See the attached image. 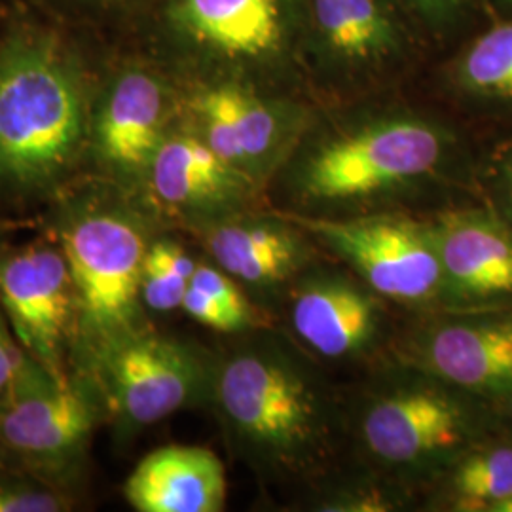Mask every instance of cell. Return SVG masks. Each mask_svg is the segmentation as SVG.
Wrapping results in <instances>:
<instances>
[{
	"label": "cell",
	"mask_w": 512,
	"mask_h": 512,
	"mask_svg": "<svg viewBox=\"0 0 512 512\" xmlns=\"http://www.w3.org/2000/svg\"><path fill=\"white\" fill-rule=\"evenodd\" d=\"M76 495L16 467L0 469V512H69Z\"/></svg>",
	"instance_id": "cb8c5ba5"
},
{
	"label": "cell",
	"mask_w": 512,
	"mask_h": 512,
	"mask_svg": "<svg viewBox=\"0 0 512 512\" xmlns=\"http://www.w3.org/2000/svg\"><path fill=\"white\" fill-rule=\"evenodd\" d=\"M461 162L463 143L448 124L389 107L308 126L283 169L302 207L332 213L412 192Z\"/></svg>",
	"instance_id": "3957f363"
},
{
	"label": "cell",
	"mask_w": 512,
	"mask_h": 512,
	"mask_svg": "<svg viewBox=\"0 0 512 512\" xmlns=\"http://www.w3.org/2000/svg\"><path fill=\"white\" fill-rule=\"evenodd\" d=\"M440 495L448 511L490 512L512 494V439L494 433L463 452L442 475Z\"/></svg>",
	"instance_id": "ffe728a7"
},
{
	"label": "cell",
	"mask_w": 512,
	"mask_h": 512,
	"mask_svg": "<svg viewBox=\"0 0 512 512\" xmlns=\"http://www.w3.org/2000/svg\"><path fill=\"white\" fill-rule=\"evenodd\" d=\"M181 310L203 327L224 332V334H239V332H247V330L255 327L253 321H249L247 317L230 310L217 298L203 293L192 285L188 287V291L184 294Z\"/></svg>",
	"instance_id": "4316f807"
},
{
	"label": "cell",
	"mask_w": 512,
	"mask_h": 512,
	"mask_svg": "<svg viewBox=\"0 0 512 512\" xmlns=\"http://www.w3.org/2000/svg\"><path fill=\"white\" fill-rule=\"evenodd\" d=\"M48 378L55 376L19 346L4 311L0 310V404L12 401L19 393L46 382Z\"/></svg>",
	"instance_id": "d4e9b609"
},
{
	"label": "cell",
	"mask_w": 512,
	"mask_h": 512,
	"mask_svg": "<svg viewBox=\"0 0 512 512\" xmlns=\"http://www.w3.org/2000/svg\"><path fill=\"white\" fill-rule=\"evenodd\" d=\"M179 118L177 78L133 46L109 48L93 97L86 175L137 194Z\"/></svg>",
	"instance_id": "52a82bcc"
},
{
	"label": "cell",
	"mask_w": 512,
	"mask_h": 512,
	"mask_svg": "<svg viewBox=\"0 0 512 512\" xmlns=\"http://www.w3.org/2000/svg\"><path fill=\"white\" fill-rule=\"evenodd\" d=\"M158 0H23L42 16L105 48H122L139 33Z\"/></svg>",
	"instance_id": "7402d4cb"
},
{
	"label": "cell",
	"mask_w": 512,
	"mask_h": 512,
	"mask_svg": "<svg viewBox=\"0 0 512 512\" xmlns=\"http://www.w3.org/2000/svg\"><path fill=\"white\" fill-rule=\"evenodd\" d=\"M444 272L446 308L512 310V228L486 205L452 207L429 220Z\"/></svg>",
	"instance_id": "9a60e30c"
},
{
	"label": "cell",
	"mask_w": 512,
	"mask_h": 512,
	"mask_svg": "<svg viewBox=\"0 0 512 512\" xmlns=\"http://www.w3.org/2000/svg\"><path fill=\"white\" fill-rule=\"evenodd\" d=\"M0 310L25 353L63 380L73 374L78 298L67 258L48 232L0 243Z\"/></svg>",
	"instance_id": "4fadbf2b"
},
{
	"label": "cell",
	"mask_w": 512,
	"mask_h": 512,
	"mask_svg": "<svg viewBox=\"0 0 512 512\" xmlns=\"http://www.w3.org/2000/svg\"><path fill=\"white\" fill-rule=\"evenodd\" d=\"M365 283L338 274L304 275L291 300L294 334L325 359L365 355L380 338L384 313Z\"/></svg>",
	"instance_id": "e0dca14e"
},
{
	"label": "cell",
	"mask_w": 512,
	"mask_h": 512,
	"mask_svg": "<svg viewBox=\"0 0 512 512\" xmlns=\"http://www.w3.org/2000/svg\"><path fill=\"white\" fill-rule=\"evenodd\" d=\"M495 427L499 433L512 439V387L492 403Z\"/></svg>",
	"instance_id": "f546056e"
},
{
	"label": "cell",
	"mask_w": 512,
	"mask_h": 512,
	"mask_svg": "<svg viewBox=\"0 0 512 512\" xmlns=\"http://www.w3.org/2000/svg\"><path fill=\"white\" fill-rule=\"evenodd\" d=\"M380 384L359 404L357 437L366 456L393 476L439 478L497 433L492 404L416 366Z\"/></svg>",
	"instance_id": "8992f818"
},
{
	"label": "cell",
	"mask_w": 512,
	"mask_h": 512,
	"mask_svg": "<svg viewBox=\"0 0 512 512\" xmlns=\"http://www.w3.org/2000/svg\"><path fill=\"white\" fill-rule=\"evenodd\" d=\"M2 467H14V465L10 463V458H8L6 448H4V442H2V437H0V469Z\"/></svg>",
	"instance_id": "d6a6232c"
},
{
	"label": "cell",
	"mask_w": 512,
	"mask_h": 512,
	"mask_svg": "<svg viewBox=\"0 0 512 512\" xmlns=\"http://www.w3.org/2000/svg\"><path fill=\"white\" fill-rule=\"evenodd\" d=\"M179 124L255 183L283 167L308 128V112L272 90L234 78L179 80Z\"/></svg>",
	"instance_id": "8fae6325"
},
{
	"label": "cell",
	"mask_w": 512,
	"mask_h": 512,
	"mask_svg": "<svg viewBox=\"0 0 512 512\" xmlns=\"http://www.w3.org/2000/svg\"><path fill=\"white\" fill-rule=\"evenodd\" d=\"M399 503V497H395L391 490L365 484L342 490L338 495H330L319 509L336 512H385L395 511Z\"/></svg>",
	"instance_id": "f1b7e54d"
},
{
	"label": "cell",
	"mask_w": 512,
	"mask_h": 512,
	"mask_svg": "<svg viewBox=\"0 0 512 512\" xmlns=\"http://www.w3.org/2000/svg\"><path fill=\"white\" fill-rule=\"evenodd\" d=\"M490 512H512V494L505 497L503 501H499Z\"/></svg>",
	"instance_id": "1f68e13d"
},
{
	"label": "cell",
	"mask_w": 512,
	"mask_h": 512,
	"mask_svg": "<svg viewBox=\"0 0 512 512\" xmlns=\"http://www.w3.org/2000/svg\"><path fill=\"white\" fill-rule=\"evenodd\" d=\"M14 4L0 33V194L50 202L86 175L109 48Z\"/></svg>",
	"instance_id": "6da1fadb"
},
{
	"label": "cell",
	"mask_w": 512,
	"mask_h": 512,
	"mask_svg": "<svg viewBox=\"0 0 512 512\" xmlns=\"http://www.w3.org/2000/svg\"><path fill=\"white\" fill-rule=\"evenodd\" d=\"M207 258L241 287L266 291L298 274L310 258L304 232L285 217L243 211L192 230Z\"/></svg>",
	"instance_id": "ac0fdd59"
},
{
	"label": "cell",
	"mask_w": 512,
	"mask_h": 512,
	"mask_svg": "<svg viewBox=\"0 0 512 512\" xmlns=\"http://www.w3.org/2000/svg\"><path fill=\"white\" fill-rule=\"evenodd\" d=\"M281 217L348 262L380 298L404 306L446 308L444 272L429 222L397 213L363 217L283 213Z\"/></svg>",
	"instance_id": "7c38bea8"
},
{
	"label": "cell",
	"mask_w": 512,
	"mask_h": 512,
	"mask_svg": "<svg viewBox=\"0 0 512 512\" xmlns=\"http://www.w3.org/2000/svg\"><path fill=\"white\" fill-rule=\"evenodd\" d=\"M260 184L177 126L158 148L137 198L150 217L196 230L215 220L249 211Z\"/></svg>",
	"instance_id": "5bb4252c"
},
{
	"label": "cell",
	"mask_w": 512,
	"mask_h": 512,
	"mask_svg": "<svg viewBox=\"0 0 512 512\" xmlns=\"http://www.w3.org/2000/svg\"><path fill=\"white\" fill-rule=\"evenodd\" d=\"M50 202L46 232L67 258L78 298L80 372L110 344L147 329L141 275L158 222L133 192L92 175Z\"/></svg>",
	"instance_id": "277c9868"
},
{
	"label": "cell",
	"mask_w": 512,
	"mask_h": 512,
	"mask_svg": "<svg viewBox=\"0 0 512 512\" xmlns=\"http://www.w3.org/2000/svg\"><path fill=\"white\" fill-rule=\"evenodd\" d=\"M450 84L471 103L512 109V18L480 33L454 57Z\"/></svg>",
	"instance_id": "44dd1931"
},
{
	"label": "cell",
	"mask_w": 512,
	"mask_h": 512,
	"mask_svg": "<svg viewBox=\"0 0 512 512\" xmlns=\"http://www.w3.org/2000/svg\"><path fill=\"white\" fill-rule=\"evenodd\" d=\"M101 425H107L105 401L84 372L48 378L0 404V437L10 463L74 495L88 475Z\"/></svg>",
	"instance_id": "30bf717a"
},
{
	"label": "cell",
	"mask_w": 512,
	"mask_h": 512,
	"mask_svg": "<svg viewBox=\"0 0 512 512\" xmlns=\"http://www.w3.org/2000/svg\"><path fill=\"white\" fill-rule=\"evenodd\" d=\"M425 40L397 0H304L306 71L330 88L384 84L412 67Z\"/></svg>",
	"instance_id": "9c48e42d"
},
{
	"label": "cell",
	"mask_w": 512,
	"mask_h": 512,
	"mask_svg": "<svg viewBox=\"0 0 512 512\" xmlns=\"http://www.w3.org/2000/svg\"><path fill=\"white\" fill-rule=\"evenodd\" d=\"M196 266L198 260L188 255L181 243L162 236L152 239L141 275L145 310L154 313L181 310Z\"/></svg>",
	"instance_id": "603a6c76"
},
{
	"label": "cell",
	"mask_w": 512,
	"mask_h": 512,
	"mask_svg": "<svg viewBox=\"0 0 512 512\" xmlns=\"http://www.w3.org/2000/svg\"><path fill=\"white\" fill-rule=\"evenodd\" d=\"M497 10L505 14V18H512V0H492Z\"/></svg>",
	"instance_id": "4dcf8cb0"
},
{
	"label": "cell",
	"mask_w": 512,
	"mask_h": 512,
	"mask_svg": "<svg viewBox=\"0 0 512 512\" xmlns=\"http://www.w3.org/2000/svg\"><path fill=\"white\" fill-rule=\"evenodd\" d=\"M217 355L156 330H139L103 349L86 370L105 401L116 444L188 408L209 404Z\"/></svg>",
	"instance_id": "ba28073f"
},
{
	"label": "cell",
	"mask_w": 512,
	"mask_h": 512,
	"mask_svg": "<svg viewBox=\"0 0 512 512\" xmlns=\"http://www.w3.org/2000/svg\"><path fill=\"white\" fill-rule=\"evenodd\" d=\"M128 46L179 80L234 78L272 90L306 71L304 0H158Z\"/></svg>",
	"instance_id": "5b68a950"
},
{
	"label": "cell",
	"mask_w": 512,
	"mask_h": 512,
	"mask_svg": "<svg viewBox=\"0 0 512 512\" xmlns=\"http://www.w3.org/2000/svg\"><path fill=\"white\" fill-rule=\"evenodd\" d=\"M410 353L416 368L492 404L512 387V310L459 311L418 334Z\"/></svg>",
	"instance_id": "2e32d148"
},
{
	"label": "cell",
	"mask_w": 512,
	"mask_h": 512,
	"mask_svg": "<svg viewBox=\"0 0 512 512\" xmlns=\"http://www.w3.org/2000/svg\"><path fill=\"white\" fill-rule=\"evenodd\" d=\"M234 454L258 475L321 469L336 439V404L291 344L255 334L217 355L209 404Z\"/></svg>",
	"instance_id": "7a4b0ae2"
},
{
	"label": "cell",
	"mask_w": 512,
	"mask_h": 512,
	"mask_svg": "<svg viewBox=\"0 0 512 512\" xmlns=\"http://www.w3.org/2000/svg\"><path fill=\"white\" fill-rule=\"evenodd\" d=\"M486 200L512 228V141L497 148L484 171Z\"/></svg>",
	"instance_id": "83f0119b"
},
{
	"label": "cell",
	"mask_w": 512,
	"mask_h": 512,
	"mask_svg": "<svg viewBox=\"0 0 512 512\" xmlns=\"http://www.w3.org/2000/svg\"><path fill=\"white\" fill-rule=\"evenodd\" d=\"M425 38L452 37L467 21L473 0H397Z\"/></svg>",
	"instance_id": "484cf974"
},
{
	"label": "cell",
	"mask_w": 512,
	"mask_h": 512,
	"mask_svg": "<svg viewBox=\"0 0 512 512\" xmlns=\"http://www.w3.org/2000/svg\"><path fill=\"white\" fill-rule=\"evenodd\" d=\"M226 471L202 446H165L147 454L124 484L137 512H220L226 507Z\"/></svg>",
	"instance_id": "d6986e66"
},
{
	"label": "cell",
	"mask_w": 512,
	"mask_h": 512,
	"mask_svg": "<svg viewBox=\"0 0 512 512\" xmlns=\"http://www.w3.org/2000/svg\"><path fill=\"white\" fill-rule=\"evenodd\" d=\"M12 2H23V0H12Z\"/></svg>",
	"instance_id": "836d02e7"
}]
</instances>
